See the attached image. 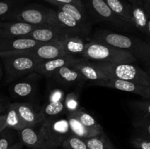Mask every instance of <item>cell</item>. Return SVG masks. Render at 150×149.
Wrapping results in <instances>:
<instances>
[{"mask_svg":"<svg viewBox=\"0 0 150 149\" xmlns=\"http://www.w3.org/2000/svg\"><path fill=\"white\" fill-rule=\"evenodd\" d=\"M92 39L128 51L142 64L150 61V42L148 40L107 30L96 32Z\"/></svg>","mask_w":150,"mask_h":149,"instance_id":"1","label":"cell"},{"mask_svg":"<svg viewBox=\"0 0 150 149\" xmlns=\"http://www.w3.org/2000/svg\"><path fill=\"white\" fill-rule=\"evenodd\" d=\"M81 58L89 61L111 64L136 63L138 61L128 51L93 39L86 43Z\"/></svg>","mask_w":150,"mask_h":149,"instance_id":"2","label":"cell"},{"mask_svg":"<svg viewBox=\"0 0 150 149\" xmlns=\"http://www.w3.org/2000/svg\"><path fill=\"white\" fill-rule=\"evenodd\" d=\"M93 65L102 70L111 78L134 82L150 86V76L144 70L135 63H111L90 61Z\"/></svg>","mask_w":150,"mask_h":149,"instance_id":"3","label":"cell"},{"mask_svg":"<svg viewBox=\"0 0 150 149\" xmlns=\"http://www.w3.org/2000/svg\"><path fill=\"white\" fill-rule=\"evenodd\" d=\"M2 59L7 81L10 82L26 74L36 72L40 59L18 55H7L0 53Z\"/></svg>","mask_w":150,"mask_h":149,"instance_id":"4","label":"cell"},{"mask_svg":"<svg viewBox=\"0 0 150 149\" xmlns=\"http://www.w3.org/2000/svg\"><path fill=\"white\" fill-rule=\"evenodd\" d=\"M40 133L44 144L51 145L64 143L67 137L73 134L67 117L62 118L61 115L44 121Z\"/></svg>","mask_w":150,"mask_h":149,"instance_id":"5","label":"cell"},{"mask_svg":"<svg viewBox=\"0 0 150 149\" xmlns=\"http://www.w3.org/2000/svg\"><path fill=\"white\" fill-rule=\"evenodd\" d=\"M87 7L91 14L98 20L117 29L134 30L127 21L112 11L105 0H87Z\"/></svg>","mask_w":150,"mask_h":149,"instance_id":"6","label":"cell"},{"mask_svg":"<svg viewBox=\"0 0 150 149\" xmlns=\"http://www.w3.org/2000/svg\"><path fill=\"white\" fill-rule=\"evenodd\" d=\"M52 9L28 7L15 10L8 21H18L34 26L51 25Z\"/></svg>","mask_w":150,"mask_h":149,"instance_id":"7","label":"cell"},{"mask_svg":"<svg viewBox=\"0 0 150 149\" xmlns=\"http://www.w3.org/2000/svg\"><path fill=\"white\" fill-rule=\"evenodd\" d=\"M1 53L7 54V55L24 56L31 57V58L40 60L54 59V58L68 56L62 48L60 42L44 43L42 45H38V46L34 47V48H29V49L2 52Z\"/></svg>","mask_w":150,"mask_h":149,"instance_id":"8","label":"cell"},{"mask_svg":"<svg viewBox=\"0 0 150 149\" xmlns=\"http://www.w3.org/2000/svg\"><path fill=\"white\" fill-rule=\"evenodd\" d=\"M51 25L69 36L83 37L88 35L87 32L71 15L59 9L52 10Z\"/></svg>","mask_w":150,"mask_h":149,"instance_id":"9","label":"cell"},{"mask_svg":"<svg viewBox=\"0 0 150 149\" xmlns=\"http://www.w3.org/2000/svg\"><path fill=\"white\" fill-rule=\"evenodd\" d=\"M89 84L92 86L110 88L122 91L133 93L142 96L144 99H150V86H145L140 83L111 78L107 80H100L96 81H90Z\"/></svg>","mask_w":150,"mask_h":149,"instance_id":"10","label":"cell"},{"mask_svg":"<svg viewBox=\"0 0 150 149\" xmlns=\"http://www.w3.org/2000/svg\"><path fill=\"white\" fill-rule=\"evenodd\" d=\"M67 36L69 35L63 33L55 26L51 25H42V26H38L29 34L23 37L29 38L43 43H49V42H61Z\"/></svg>","mask_w":150,"mask_h":149,"instance_id":"11","label":"cell"},{"mask_svg":"<svg viewBox=\"0 0 150 149\" xmlns=\"http://www.w3.org/2000/svg\"><path fill=\"white\" fill-rule=\"evenodd\" d=\"M71 68L79 72L83 77L89 81H96L100 80H110L111 77L107 75L102 70L98 69L89 60L83 58H76L73 62L68 65Z\"/></svg>","mask_w":150,"mask_h":149,"instance_id":"12","label":"cell"},{"mask_svg":"<svg viewBox=\"0 0 150 149\" xmlns=\"http://www.w3.org/2000/svg\"><path fill=\"white\" fill-rule=\"evenodd\" d=\"M38 26L18 21H0V38L23 37Z\"/></svg>","mask_w":150,"mask_h":149,"instance_id":"13","label":"cell"},{"mask_svg":"<svg viewBox=\"0 0 150 149\" xmlns=\"http://www.w3.org/2000/svg\"><path fill=\"white\" fill-rule=\"evenodd\" d=\"M56 82L65 86H74L80 85L82 86L87 80L79 72L71 68L69 66H64L59 69L51 76Z\"/></svg>","mask_w":150,"mask_h":149,"instance_id":"14","label":"cell"},{"mask_svg":"<svg viewBox=\"0 0 150 149\" xmlns=\"http://www.w3.org/2000/svg\"><path fill=\"white\" fill-rule=\"evenodd\" d=\"M44 44L26 37L0 38V53L29 49Z\"/></svg>","mask_w":150,"mask_h":149,"instance_id":"15","label":"cell"},{"mask_svg":"<svg viewBox=\"0 0 150 149\" xmlns=\"http://www.w3.org/2000/svg\"><path fill=\"white\" fill-rule=\"evenodd\" d=\"M76 57L72 56H66L59 58L50 60H42L40 63L36 73L45 76L47 77H51L54 72L64 66H68L73 61Z\"/></svg>","mask_w":150,"mask_h":149,"instance_id":"16","label":"cell"},{"mask_svg":"<svg viewBox=\"0 0 150 149\" xmlns=\"http://www.w3.org/2000/svg\"><path fill=\"white\" fill-rule=\"evenodd\" d=\"M13 104L26 127H35L37 124L44 122L42 114L40 112H35L31 104L25 102H14Z\"/></svg>","mask_w":150,"mask_h":149,"instance_id":"17","label":"cell"},{"mask_svg":"<svg viewBox=\"0 0 150 149\" xmlns=\"http://www.w3.org/2000/svg\"><path fill=\"white\" fill-rule=\"evenodd\" d=\"M55 6L57 7V9H59V10L68 13L83 27V29L88 34L89 33L90 23H89V18L86 15V9L80 8V7L71 4H55Z\"/></svg>","mask_w":150,"mask_h":149,"instance_id":"18","label":"cell"},{"mask_svg":"<svg viewBox=\"0 0 150 149\" xmlns=\"http://www.w3.org/2000/svg\"><path fill=\"white\" fill-rule=\"evenodd\" d=\"M9 90L11 96L16 99H27L35 93V81L31 78H27L15 82L10 86Z\"/></svg>","mask_w":150,"mask_h":149,"instance_id":"19","label":"cell"},{"mask_svg":"<svg viewBox=\"0 0 150 149\" xmlns=\"http://www.w3.org/2000/svg\"><path fill=\"white\" fill-rule=\"evenodd\" d=\"M60 45L67 55L75 57H81L86 46L83 38L78 36L66 37L60 42Z\"/></svg>","mask_w":150,"mask_h":149,"instance_id":"20","label":"cell"},{"mask_svg":"<svg viewBox=\"0 0 150 149\" xmlns=\"http://www.w3.org/2000/svg\"><path fill=\"white\" fill-rule=\"evenodd\" d=\"M66 117H67V120H68L69 125H70L72 133L75 134V135L78 136V137H81L83 139H86L99 135L101 133H103L85 127L78 119L77 117L74 114L72 113V112H67Z\"/></svg>","mask_w":150,"mask_h":149,"instance_id":"21","label":"cell"},{"mask_svg":"<svg viewBox=\"0 0 150 149\" xmlns=\"http://www.w3.org/2000/svg\"><path fill=\"white\" fill-rule=\"evenodd\" d=\"M132 15L134 20L136 30L142 32L148 39V20L149 15L144 8L143 4H131Z\"/></svg>","mask_w":150,"mask_h":149,"instance_id":"22","label":"cell"},{"mask_svg":"<svg viewBox=\"0 0 150 149\" xmlns=\"http://www.w3.org/2000/svg\"><path fill=\"white\" fill-rule=\"evenodd\" d=\"M105 1L115 14L127 21L133 29H136L132 15L131 4H125L120 0H105Z\"/></svg>","mask_w":150,"mask_h":149,"instance_id":"23","label":"cell"},{"mask_svg":"<svg viewBox=\"0 0 150 149\" xmlns=\"http://www.w3.org/2000/svg\"><path fill=\"white\" fill-rule=\"evenodd\" d=\"M18 131L21 142L26 145L41 146L44 144L40 133L37 132L33 127H26Z\"/></svg>","mask_w":150,"mask_h":149,"instance_id":"24","label":"cell"},{"mask_svg":"<svg viewBox=\"0 0 150 149\" xmlns=\"http://www.w3.org/2000/svg\"><path fill=\"white\" fill-rule=\"evenodd\" d=\"M6 126L7 128L12 129L16 131H20L26 127L22 121L21 118L18 113L16 108L13 103L9 104L8 108L6 111Z\"/></svg>","mask_w":150,"mask_h":149,"instance_id":"25","label":"cell"},{"mask_svg":"<svg viewBox=\"0 0 150 149\" xmlns=\"http://www.w3.org/2000/svg\"><path fill=\"white\" fill-rule=\"evenodd\" d=\"M66 111L65 105L64 102H51L45 105L40 110L44 118V121L52 117L60 115L63 112Z\"/></svg>","mask_w":150,"mask_h":149,"instance_id":"26","label":"cell"},{"mask_svg":"<svg viewBox=\"0 0 150 149\" xmlns=\"http://www.w3.org/2000/svg\"><path fill=\"white\" fill-rule=\"evenodd\" d=\"M74 114L78 119L87 128L92 129L96 130V131H100V132H103V129L101 126L95 121V118L90 115V114L87 113L85 111L82 110L81 108L78 109L77 110L74 111V112H70Z\"/></svg>","mask_w":150,"mask_h":149,"instance_id":"27","label":"cell"},{"mask_svg":"<svg viewBox=\"0 0 150 149\" xmlns=\"http://www.w3.org/2000/svg\"><path fill=\"white\" fill-rule=\"evenodd\" d=\"M129 106L137 116L150 117V99L132 101L129 102Z\"/></svg>","mask_w":150,"mask_h":149,"instance_id":"28","label":"cell"},{"mask_svg":"<svg viewBox=\"0 0 150 149\" xmlns=\"http://www.w3.org/2000/svg\"><path fill=\"white\" fill-rule=\"evenodd\" d=\"M63 144L69 149H89L85 140L73 134H70Z\"/></svg>","mask_w":150,"mask_h":149,"instance_id":"29","label":"cell"},{"mask_svg":"<svg viewBox=\"0 0 150 149\" xmlns=\"http://www.w3.org/2000/svg\"><path fill=\"white\" fill-rule=\"evenodd\" d=\"M133 124L141 133L150 137V117L137 116Z\"/></svg>","mask_w":150,"mask_h":149,"instance_id":"30","label":"cell"},{"mask_svg":"<svg viewBox=\"0 0 150 149\" xmlns=\"http://www.w3.org/2000/svg\"><path fill=\"white\" fill-rule=\"evenodd\" d=\"M89 149H105L107 148L103 132L99 135L85 139Z\"/></svg>","mask_w":150,"mask_h":149,"instance_id":"31","label":"cell"},{"mask_svg":"<svg viewBox=\"0 0 150 149\" xmlns=\"http://www.w3.org/2000/svg\"><path fill=\"white\" fill-rule=\"evenodd\" d=\"M13 129L10 128H5L0 132V149H9L11 148V143L13 142Z\"/></svg>","mask_w":150,"mask_h":149,"instance_id":"32","label":"cell"},{"mask_svg":"<svg viewBox=\"0 0 150 149\" xmlns=\"http://www.w3.org/2000/svg\"><path fill=\"white\" fill-rule=\"evenodd\" d=\"M64 105H65L66 110L67 112H74L79 108V99L78 96L75 93H68L64 99Z\"/></svg>","mask_w":150,"mask_h":149,"instance_id":"33","label":"cell"},{"mask_svg":"<svg viewBox=\"0 0 150 149\" xmlns=\"http://www.w3.org/2000/svg\"><path fill=\"white\" fill-rule=\"evenodd\" d=\"M13 4L11 2L0 1V21H8L10 16L13 13L12 11Z\"/></svg>","mask_w":150,"mask_h":149,"instance_id":"34","label":"cell"},{"mask_svg":"<svg viewBox=\"0 0 150 149\" xmlns=\"http://www.w3.org/2000/svg\"><path fill=\"white\" fill-rule=\"evenodd\" d=\"M143 135L144 137H139L135 139L133 143L140 149H150V137Z\"/></svg>","mask_w":150,"mask_h":149,"instance_id":"35","label":"cell"},{"mask_svg":"<svg viewBox=\"0 0 150 149\" xmlns=\"http://www.w3.org/2000/svg\"><path fill=\"white\" fill-rule=\"evenodd\" d=\"M51 4H71L80 7V8L85 9V5L81 0H45Z\"/></svg>","mask_w":150,"mask_h":149,"instance_id":"36","label":"cell"},{"mask_svg":"<svg viewBox=\"0 0 150 149\" xmlns=\"http://www.w3.org/2000/svg\"><path fill=\"white\" fill-rule=\"evenodd\" d=\"M65 96L63 91L60 89H54L50 93L49 102H64Z\"/></svg>","mask_w":150,"mask_h":149,"instance_id":"37","label":"cell"},{"mask_svg":"<svg viewBox=\"0 0 150 149\" xmlns=\"http://www.w3.org/2000/svg\"><path fill=\"white\" fill-rule=\"evenodd\" d=\"M5 128L6 126V113L0 114V132L2 131Z\"/></svg>","mask_w":150,"mask_h":149,"instance_id":"38","label":"cell"},{"mask_svg":"<svg viewBox=\"0 0 150 149\" xmlns=\"http://www.w3.org/2000/svg\"><path fill=\"white\" fill-rule=\"evenodd\" d=\"M142 1H143L145 10L147 12L148 15H150V0H142Z\"/></svg>","mask_w":150,"mask_h":149,"instance_id":"39","label":"cell"},{"mask_svg":"<svg viewBox=\"0 0 150 149\" xmlns=\"http://www.w3.org/2000/svg\"><path fill=\"white\" fill-rule=\"evenodd\" d=\"M143 67L145 71H146L150 76V61H148V62L146 63H143Z\"/></svg>","mask_w":150,"mask_h":149,"instance_id":"40","label":"cell"},{"mask_svg":"<svg viewBox=\"0 0 150 149\" xmlns=\"http://www.w3.org/2000/svg\"><path fill=\"white\" fill-rule=\"evenodd\" d=\"M130 4L134 5V4H143L142 0H128Z\"/></svg>","mask_w":150,"mask_h":149,"instance_id":"41","label":"cell"},{"mask_svg":"<svg viewBox=\"0 0 150 149\" xmlns=\"http://www.w3.org/2000/svg\"><path fill=\"white\" fill-rule=\"evenodd\" d=\"M4 109H5V104L0 99V114H2V112L4 110Z\"/></svg>","mask_w":150,"mask_h":149,"instance_id":"42","label":"cell"},{"mask_svg":"<svg viewBox=\"0 0 150 149\" xmlns=\"http://www.w3.org/2000/svg\"><path fill=\"white\" fill-rule=\"evenodd\" d=\"M148 34H149V36H148V41L150 42V15H149V20H148Z\"/></svg>","mask_w":150,"mask_h":149,"instance_id":"43","label":"cell"},{"mask_svg":"<svg viewBox=\"0 0 150 149\" xmlns=\"http://www.w3.org/2000/svg\"><path fill=\"white\" fill-rule=\"evenodd\" d=\"M3 75V72H2V68H1V66L0 64V80H1V77H2Z\"/></svg>","mask_w":150,"mask_h":149,"instance_id":"44","label":"cell"},{"mask_svg":"<svg viewBox=\"0 0 150 149\" xmlns=\"http://www.w3.org/2000/svg\"><path fill=\"white\" fill-rule=\"evenodd\" d=\"M9 149H18V145H15V146H12L11 148H10Z\"/></svg>","mask_w":150,"mask_h":149,"instance_id":"45","label":"cell"}]
</instances>
